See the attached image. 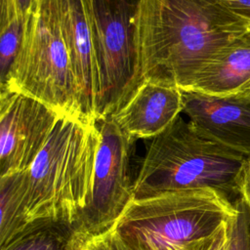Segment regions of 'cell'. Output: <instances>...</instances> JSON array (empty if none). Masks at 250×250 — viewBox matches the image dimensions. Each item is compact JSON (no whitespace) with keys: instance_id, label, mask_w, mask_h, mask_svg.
<instances>
[{"instance_id":"cell-17","label":"cell","mask_w":250,"mask_h":250,"mask_svg":"<svg viewBox=\"0 0 250 250\" xmlns=\"http://www.w3.org/2000/svg\"><path fill=\"white\" fill-rule=\"evenodd\" d=\"M230 219L208 236L167 245L160 250H227L230 235Z\"/></svg>"},{"instance_id":"cell-18","label":"cell","mask_w":250,"mask_h":250,"mask_svg":"<svg viewBox=\"0 0 250 250\" xmlns=\"http://www.w3.org/2000/svg\"><path fill=\"white\" fill-rule=\"evenodd\" d=\"M79 250H137L114 229L87 239Z\"/></svg>"},{"instance_id":"cell-15","label":"cell","mask_w":250,"mask_h":250,"mask_svg":"<svg viewBox=\"0 0 250 250\" xmlns=\"http://www.w3.org/2000/svg\"><path fill=\"white\" fill-rule=\"evenodd\" d=\"M0 86L4 84L14 60L19 52L22 33L23 21L20 16L17 0L0 2Z\"/></svg>"},{"instance_id":"cell-13","label":"cell","mask_w":250,"mask_h":250,"mask_svg":"<svg viewBox=\"0 0 250 250\" xmlns=\"http://www.w3.org/2000/svg\"><path fill=\"white\" fill-rule=\"evenodd\" d=\"M83 243L75 226L37 221L0 250H79Z\"/></svg>"},{"instance_id":"cell-7","label":"cell","mask_w":250,"mask_h":250,"mask_svg":"<svg viewBox=\"0 0 250 250\" xmlns=\"http://www.w3.org/2000/svg\"><path fill=\"white\" fill-rule=\"evenodd\" d=\"M99 146L96 153L91 198L77 224L85 242L112 229L133 196L130 156L135 143L110 116L96 121Z\"/></svg>"},{"instance_id":"cell-16","label":"cell","mask_w":250,"mask_h":250,"mask_svg":"<svg viewBox=\"0 0 250 250\" xmlns=\"http://www.w3.org/2000/svg\"><path fill=\"white\" fill-rule=\"evenodd\" d=\"M236 213L230 219V235L227 250H250V213L239 197L234 201Z\"/></svg>"},{"instance_id":"cell-3","label":"cell","mask_w":250,"mask_h":250,"mask_svg":"<svg viewBox=\"0 0 250 250\" xmlns=\"http://www.w3.org/2000/svg\"><path fill=\"white\" fill-rule=\"evenodd\" d=\"M99 146L96 123L62 116L26 177V218L76 224L91 198Z\"/></svg>"},{"instance_id":"cell-21","label":"cell","mask_w":250,"mask_h":250,"mask_svg":"<svg viewBox=\"0 0 250 250\" xmlns=\"http://www.w3.org/2000/svg\"><path fill=\"white\" fill-rule=\"evenodd\" d=\"M37 0H17V5L19 9V13L23 22L27 16L30 14L32 9L34 8Z\"/></svg>"},{"instance_id":"cell-5","label":"cell","mask_w":250,"mask_h":250,"mask_svg":"<svg viewBox=\"0 0 250 250\" xmlns=\"http://www.w3.org/2000/svg\"><path fill=\"white\" fill-rule=\"evenodd\" d=\"M235 213L216 189H183L131 200L113 228L137 250H160L208 236Z\"/></svg>"},{"instance_id":"cell-4","label":"cell","mask_w":250,"mask_h":250,"mask_svg":"<svg viewBox=\"0 0 250 250\" xmlns=\"http://www.w3.org/2000/svg\"><path fill=\"white\" fill-rule=\"evenodd\" d=\"M1 91L31 96L62 115L85 121L56 0H37ZM86 122V121H85Z\"/></svg>"},{"instance_id":"cell-2","label":"cell","mask_w":250,"mask_h":250,"mask_svg":"<svg viewBox=\"0 0 250 250\" xmlns=\"http://www.w3.org/2000/svg\"><path fill=\"white\" fill-rule=\"evenodd\" d=\"M247 158L203 137L179 115L150 139L133 182L132 200L175 190L213 188L234 202L239 198Z\"/></svg>"},{"instance_id":"cell-10","label":"cell","mask_w":250,"mask_h":250,"mask_svg":"<svg viewBox=\"0 0 250 250\" xmlns=\"http://www.w3.org/2000/svg\"><path fill=\"white\" fill-rule=\"evenodd\" d=\"M62 32L79 91L83 118L96 123L100 78L86 0H56Z\"/></svg>"},{"instance_id":"cell-6","label":"cell","mask_w":250,"mask_h":250,"mask_svg":"<svg viewBox=\"0 0 250 250\" xmlns=\"http://www.w3.org/2000/svg\"><path fill=\"white\" fill-rule=\"evenodd\" d=\"M141 0H86L100 78L96 121L112 115L143 82L137 42Z\"/></svg>"},{"instance_id":"cell-19","label":"cell","mask_w":250,"mask_h":250,"mask_svg":"<svg viewBox=\"0 0 250 250\" xmlns=\"http://www.w3.org/2000/svg\"><path fill=\"white\" fill-rule=\"evenodd\" d=\"M236 16L250 21V0H218Z\"/></svg>"},{"instance_id":"cell-1","label":"cell","mask_w":250,"mask_h":250,"mask_svg":"<svg viewBox=\"0 0 250 250\" xmlns=\"http://www.w3.org/2000/svg\"><path fill=\"white\" fill-rule=\"evenodd\" d=\"M250 28L218 0H141L137 42L142 80L187 90L198 71Z\"/></svg>"},{"instance_id":"cell-8","label":"cell","mask_w":250,"mask_h":250,"mask_svg":"<svg viewBox=\"0 0 250 250\" xmlns=\"http://www.w3.org/2000/svg\"><path fill=\"white\" fill-rule=\"evenodd\" d=\"M63 116L16 91L0 95V177L26 171Z\"/></svg>"},{"instance_id":"cell-11","label":"cell","mask_w":250,"mask_h":250,"mask_svg":"<svg viewBox=\"0 0 250 250\" xmlns=\"http://www.w3.org/2000/svg\"><path fill=\"white\" fill-rule=\"evenodd\" d=\"M183 111L182 89L144 80L111 119L133 140L152 139L169 127Z\"/></svg>"},{"instance_id":"cell-20","label":"cell","mask_w":250,"mask_h":250,"mask_svg":"<svg viewBox=\"0 0 250 250\" xmlns=\"http://www.w3.org/2000/svg\"><path fill=\"white\" fill-rule=\"evenodd\" d=\"M239 197L246 204L250 213V157L247 158L239 187Z\"/></svg>"},{"instance_id":"cell-14","label":"cell","mask_w":250,"mask_h":250,"mask_svg":"<svg viewBox=\"0 0 250 250\" xmlns=\"http://www.w3.org/2000/svg\"><path fill=\"white\" fill-rule=\"evenodd\" d=\"M26 190L24 172L0 177V248L29 225L26 218Z\"/></svg>"},{"instance_id":"cell-9","label":"cell","mask_w":250,"mask_h":250,"mask_svg":"<svg viewBox=\"0 0 250 250\" xmlns=\"http://www.w3.org/2000/svg\"><path fill=\"white\" fill-rule=\"evenodd\" d=\"M183 111L203 137L250 157V95L182 90Z\"/></svg>"},{"instance_id":"cell-12","label":"cell","mask_w":250,"mask_h":250,"mask_svg":"<svg viewBox=\"0 0 250 250\" xmlns=\"http://www.w3.org/2000/svg\"><path fill=\"white\" fill-rule=\"evenodd\" d=\"M187 90L208 95H250V28L221 49Z\"/></svg>"}]
</instances>
